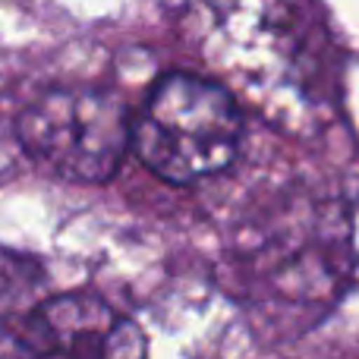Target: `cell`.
Returning <instances> with one entry per match:
<instances>
[{
  "label": "cell",
  "mask_w": 359,
  "mask_h": 359,
  "mask_svg": "<svg viewBox=\"0 0 359 359\" xmlns=\"http://www.w3.org/2000/svg\"><path fill=\"white\" fill-rule=\"evenodd\" d=\"M240 139L243 117L230 92L192 73L158 79L133 120V149L168 183L221 174L233 164Z\"/></svg>",
  "instance_id": "6da1fadb"
},
{
  "label": "cell",
  "mask_w": 359,
  "mask_h": 359,
  "mask_svg": "<svg viewBox=\"0 0 359 359\" xmlns=\"http://www.w3.org/2000/svg\"><path fill=\"white\" fill-rule=\"evenodd\" d=\"M19 142L50 174L73 183H104L133 145L123 98L98 86H57L19 114Z\"/></svg>",
  "instance_id": "7a4b0ae2"
},
{
  "label": "cell",
  "mask_w": 359,
  "mask_h": 359,
  "mask_svg": "<svg viewBox=\"0 0 359 359\" xmlns=\"http://www.w3.org/2000/svg\"><path fill=\"white\" fill-rule=\"evenodd\" d=\"M19 341L48 356H139L136 325L92 293H63L35 303L19 318Z\"/></svg>",
  "instance_id": "3957f363"
},
{
  "label": "cell",
  "mask_w": 359,
  "mask_h": 359,
  "mask_svg": "<svg viewBox=\"0 0 359 359\" xmlns=\"http://www.w3.org/2000/svg\"><path fill=\"white\" fill-rule=\"evenodd\" d=\"M38 280H41V271L35 262L0 249V318H22L35 306L32 297L38 290Z\"/></svg>",
  "instance_id": "277c9868"
}]
</instances>
